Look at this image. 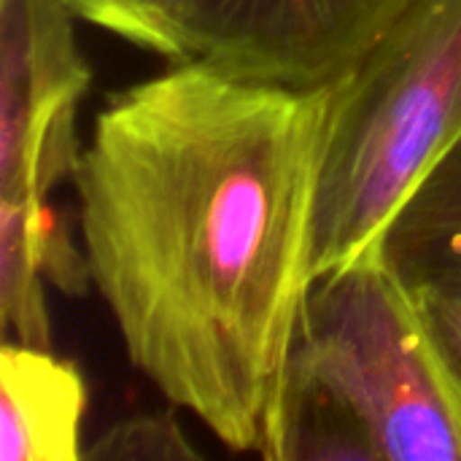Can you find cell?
Returning <instances> with one entry per match:
<instances>
[{
    "instance_id": "6da1fadb",
    "label": "cell",
    "mask_w": 461,
    "mask_h": 461,
    "mask_svg": "<svg viewBox=\"0 0 461 461\" xmlns=\"http://www.w3.org/2000/svg\"><path fill=\"white\" fill-rule=\"evenodd\" d=\"M332 92L176 59L103 103L70 178L130 365L221 446L267 461L313 284Z\"/></svg>"
},
{
    "instance_id": "7a4b0ae2",
    "label": "cell",
    "mask_w": 461,
    "mask_h": 461,
    "mask_svg": "<svg viewBox=\"0 0 461 461\" xmlns=\"http://www.w3.org/2000/svg\"><path fill=\"white\" fill-rule=\"evenodd\" d=\"M461 461V394L381 251L311 284L278 461Z\"/></svg>"
},
{
    "instance_id": "3957f363",
    "label": "cell",
    "mask_w": 461,
    "mask_h": 461,
    "mask_svg": "<svg viewBox=\"0 0 461 461\" xmlns=\"http://www.w3.org/2000/svg\"><path fill=\"white\" fill-rule=\"evenodd\" d=\"M461 140V0H421L340 78L313 208V281L381 240Z\"/></svg>"
},
{
    "instance_id": "277c9868",
    "label": "cell",
    "mask_w": 461,
    "mask_h": 461,
    "mask_svg": "<svg viewBox=\"0 0 461 461\" xmlns=\"http://www.w3.org/2000/svg\"><path fill=\"white\" fill-rule=\"evenodd\" d=\"M65 0H0V200L41 203L73 178L92 68Z\"/></svg>"
},
{
    "instance_id": "5b68a950",
    "label": "cell",
    "mask_w": 461,
    "mask_h": 461,
    "mask_svg": "<svg viewBox=\"0 0 461 461\" xmlns=\"http://www.w3.org/2000/svg\"><path fill=\"white\" fill-rule=\"evenodd\" d=\"M421 0H192L189 57L232 76L321 86Z\"/></svg>"
},
{
    "instance_id": "8992f818",
    "label": "cell",
    "mask_w": 461,
    "mask_h": 461,
    "mask_svg": "<svg viewBox=\"0 0 461 461\" xmlns=\"http://www.w3.org/2000/svg\"><path fill=\"white\" fill-rule=\"evenodd\" d=\"M89 392L76 362L54 348L5 340L0 348V461L84 459Z\"/></svg>"
},
{
    "instance_id": "52a82bcc",
    "label": "cell",
    "mask_w": 461,
    "mask_h": 461,
    "mask_svg": "<svg viewBox=\"0 0 461 461\" xmlns=\"http://www.w3.org/2000/svg\"><path fill=\"white\" fill-rule=\"evenodd\" d=\"M381 254L411 289L461 294V140L392 219Z\"/></svg>"
},
{
    "instance_id": "ba28073f",
    "label": "cell",
    "mask_w": 461,
    "mask_h": 461,
    "mask_svg": "<svg viewBox=\"0 0 461 461\" xmlns=\"http://www.w3.org/2000/svg\"><path fill=\"white\" fill-rule=\"evenodd\" d=\"M0 238L16 240L38 273L54 289L81 297L92 286L89 262L84 246L73 240L68 221L49 205L41 203H3L0 200Z\"/></svg>"
},
{
    "instance_id": "9c48e42d",
    "label": "cell",
    "mask_w": 461,
    "mask_h": 461,
    "mask_svg": "<svg viewBox=\"0 0 461 461\" xmlns=\"http://www.w3.org/2000/svg\"><path fill=\"white\" fill-rule=\"evenodd\" d=\"M76 19L170 62L189 59L186 19L192 0H65Z\"/></svg>"
},
{
    "instance_id": "30bf717a",
    "label": "cell",
    "mask_w": 461,
    "mask_h": 461,
    "mask_svg": "<svg viewBox=\"0 0 461 461\" xmlns=\"http://www.w3.org/2000/svg\"><path fill=\"white\" fill-rule=\"evenodd\" d=\"M173 413H135L108 424L86 448L89 461H181L197 459Z\"/></svg>"
},
{
    "instance_id": "8fae6325",
    "label": "cell",
    "mask_w": 461,
    "mask_h": 461,
    "mask_svg": "<svg viewBox=\"0 0 461 461\" xmlns=\"http://www.w3.org/2000/svg\"><path fill=\"white\" fill-rule=\"evenodd\" d=\"M432 343L461 394V294L446 289H413Z\"/></svg>"
}]
</instances>
